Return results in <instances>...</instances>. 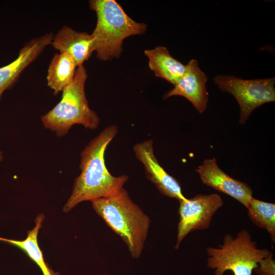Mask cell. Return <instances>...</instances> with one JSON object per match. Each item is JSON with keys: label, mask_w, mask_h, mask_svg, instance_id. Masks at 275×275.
<instances>
[{"label": "cell", "mask_w": 275, "mask_h": 275, "mask_svg": "<svg viewBox=\"0 0 275 275\" xmlns=\"http://www.w3.org/2000/svg\"><path fill=\"white\" fill-rule=\"evenodd\" d=\"M88 75L84 65L77 67L73 80L62 91L61 101L41 117L44 127L55 132L58 136L66 134L73 125L96 129L100 121L91 109L86 98L85 86Z\"/></svg>", "instance_id": "4"}, {"label": "cell", "mask_w": 275, "mask_h": 275, "mask_svg": "<svg viewBox=\"0 0 275 275\" xmlns=\"http://www.w3.org/2000/svg\"><path fill=\"white\" fill-rule=\"evenodd\" d=\"M51 44L60 52L69 54L77 67L82 65L95 51V41L91 34L77 32L66 25L53 36Z\"/></svg>", "instance_id": "12"}, {"label": "cell", "mask_w": 275, "mask_h": 275, "mask_svg": "<svg viewBox=\"0 0 275 275\" xmlns=\"http://www.w3.org/2000/svg\"><path fill=\"white\" fill-rule=\"evenodd\" d=\"M153 143V140H147L136 144L133 148L136 158L144 166L147 177L163 195L179 201L186 199L178 181L158 163L154 153Z\"/></svg>", "instance_id": "8"}, {"label": "cell", "mask_w": 275, "mask_h": 275, "mask_svg": "<svg viewBox=\"0 0 275 275\" xmlns=\"http://www.w3.org/2000/svg\"><path fill=\"white\" fill-rule=\"evenodd\" d=\"M185 66L183 75L174 85V88L164 94V99L173 96L184 97L202 114L206 109L208 101L206 87L207 76L200 68L198 62L195 59L190 60Z\"/></svg>", "instance_id": "10"}, {"label": "cell", "mask_w": 275, "mask_h": 275, "mask_svg": "<svg viewBox=\"0 0 275 275\" xmlns=\"http://www.w3.org/2000/svg\"><path fill=\"white\" fill-rule=\"evenodd\" d=\"M44 216L43 214L37 216L35 221V226L28 233L26 238L24 240H16L0 237V240L10 243L25 252L28 256L36 263L42 272L43 275H59L54 272L46 263L37 240V236L41 227Z\"/></svg>", "instance_id": "15"}, {"label": "cell", "mask_w": 275, "mask_h": 275, "mask_svg": "<svg viewBox=\"0 0 275 275\" xmlns=\"http://www.w3.org/2000/svg\"><path fill=\"white\" fill-rule=\"evenodd\" d=\"M95 211L138 258L144 248L150 219L122 188L117 194L91 201Z\"/></svg>", "instance_id": "2"}, {"label": "cell", "mask_w": 275, "mask_h": 275, "mask_svg": "<svg viewBox=\"0 0 275 275\" xmlns=\"http://www.w3.org/2000/svg\"><path fill=\"white\" fill-rule=\"evenodd\" d=\"M77 66L66 53H55L48 66L46 76L48 86L54 94L62 91L74 78Z\"/></svg>", "instance_id": "14"}, {"label": "cell", "mask_w": 275, "mask_h": 275, "mask_svg": "<svg viewBox=\"0 0 275 275\" xmlns=\"http://www.w3.org/2000/svg\"><path fill=\"white\" fill-rule=\"evenodd\" d=\"M196 171L204 184L231 196L248 208L253 197L251 188L223 171L215 158L205 159Z\"/></svg>", "instance_id": "9"}, {"label": "cell", "mask_w": 275, "mask_h": 275, "mask_svg": "<svg viewBox=\"0 0 275 275\" xmlns=\"http://www.w3.org/2000/svg\"><path fill=\"white\" fill-rule=\"evenodd\" d=\"M207 266L214 270V275H224L227 270L234 275H252L258 263L270 252L259 249L250 232L243 229L236 237L230 234L224 236L218 248L208 247Z\"/></svg>", "instance_id": "5"}, {"label": "cell", "mask_w": 275, "mask_h": 275, "mask_svg": "<svg viewBox=\"0 0 275 275\" xmlns=\"http://www.w3.org/2000/svg\"><path fill=\"white\" fill-rule=\"evenodd\" d=\"M52 33L34 38L21 48L18 57L8 65L0 68V98L4 91L13 85L22 71L33 62L48 45Z\"/></svg>", "instance_id": "11"}, {"label": "cell", "mask_w": 275, "mask_h": 275, "mask_svg": "<svg viewBox=\"0 0 275 275\" xmlns=\"http://www.w3.org/2000/svg\"><path fill=\"white\" fill-rule=\"evenodd\" d=\"M118 132L111 125L104 128L86 146L80 154L81 173L73 185L72 194L63 210L68 212L78 203L85 201L107 197L119 193L128 179L122 175H112L104 160L106 149Z\"/></svg>", "instance_id": "1"}, {"label": "cell", "mask_w": 275, "mask_h": 275, "mask_svg": "<svg viewBox=\"0 0 275 275\" xmlns=\"http://www.w3.org/2000/svg\"><path fill=\"white\" fill-rule=\"evenodd\" d=\"M89 6L97 18L91 35L95 41V51L100 60L119 58L123 40L132 35H142L146 31L145 23L133 20L115 0H92Z\"/></svg>", "instance_id": "3"}, {"label": "cell", "mask_w": 275, "mask_h": 275, "mask_svg": "<svg viewBox=\"0 0 275 275\" xmlns=\"http://www.w3.org/2000/svg\"><path fill=\"white\" fill-rule=\"evenodd\" d=\"M150 69L155 75L174 85L183 75L186 66L173 58L164 46L144 50Z\"/></svg>", "instance_id": "13"}, {"label": "cell", "mask_w": 275, "mask_h": 275, "mask_svg": "<svg viewBox=\"0 0 275 275\" xmlns=\"http://www.w3.org/2000/svg\"><path fill=\"white\" fill-rule=\"evenodd\" d=\"M179 202L176 249L189 233L208 228L213 215L224 204L221 196L217 194H199Z\"/></svg>", "instance_id": "7"}, {"label": "cell", "mask_w": 275, "mask_h": 275, "mask_svg": "<svg viewBox=\"0 0 275 275\" xmlns=\"http://www.w3.org/2000/svg\"><path fill=\"white\" fill-rule=\"evenodd\" d=\"M247 209L248 216L252 223L258 228L267 230L274 242L275 204L253 197Z\"/></svg>", "instance_id": "16"}, {"label": "cell", "mask_w": 275, "mask_h": 275, "mask_svg": "<svg viewBox=\"0 0 275 275\" xmlns=\"http://www.w3.org/2000/svg\"><path fill=\"white\" fill-rule=\"evenodd\" d=\"M253 270L258 275H275V261L272 252H270L267 257L260 260Z\"/></svg>", "instance_id": "17"}, {"label": "cell", "mask_w": 275, "mask_h": 275, "mask_svg": "<svg viewBox=\"0 0 275 275\" xmlns=\"http://www.w3.org/2000/svg\"><path fill=\"white\" fill-rule=\"evenodd\" d=\"M214 81L223 92L231 94L240 107L239 123L243 124L257 107L275 101L274 77L243 79L233 75H218Z\"/></svg>", "instance_id": "6"}, {"label": "cell", "mask_w": 275, "mask_h": 275, "mask_svg": "<svg viewBox=\"0 0 275 275\" xmlns=\"http://www.w3.org/2000/svg\"><path fill=\"white\" fill-rule=\"evenodd\" d=\"M2 159V154H1V152L0 151V161Z\"/></svg>", "instance_id": "18"}]
</instances>
